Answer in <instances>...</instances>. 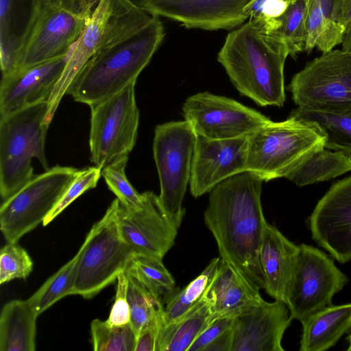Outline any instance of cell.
<instances>
[{
  "label": "cell",
  "mask_w": 351,
  "mask_h": 351,
  "mask_svg": "<svg viewBox=\"0 0 351 351\" xmlns=\"http://www.w3.org/2000/svg\"><path fill=\"white\" fill-rule=\"evenodd\" d=\"M341 0H308L304 51L328 52L341 44L346 32Z\"/></svg>",
  "instance_id": "25"
},
{
  "label": "cell",
  "mask_w": 351,
  "mask_h": 351,
  "mask_svg": "<svg viewBox=\"0 0 351 351\" xmlns=\"http://www.w3.org/2000/svg\"><path fill=\"white\" fill-rule=\"evenodd\" d=\"M38 316L27 300L5 304L0 315V350L34 351Z\"/></svg>",
  "instance_id": "26"
},
{
  "label": "cell",
  "mask_w": 351,
  "mask_h": 351,
  "mask_svg": "<svg viewBox=\"0 0 351 351\" xmlns=\"http://www.w3.org/2000/svg\"><path fill=\"white\" fill-rule=\"evenodd\" d=\"M348 278L328 255L312 245H300L287 306L290 317L302 322L309 315L332 304Z\"/></svg>",
  "instance_id": "12"
},
{
  "label": "cell",
  "mask_w": 351,
  "mask_h": 351,
  "mask_svg": "<svg viewBox=\"0 0 351 351\" xmlns=\"http://www.w3.org/2000/svg\"><path fill=\"white\" fill-rule=\"evenodd\" d=\"M47 101L40 102L0 119V195L5 201L34 177L32 159L49 169L45 147L49 123Z\"/></svg>",
  "instance_id": "4"
},
{
  "label": "cell",
  "mask_w": 351,
  "mask_h": 351,
  "mask_svg": "<svg viewBox=\"0 0 351 351\" xmlns=\"http://www.w3.org/2000/svg\"><path fill=\"white\" fill-rule=\"evenodd\" d=\"M165 34L158 16L130 0H118L105 40L75 77L66 94L91 106L136 83Z\"/></svg>",
  "instance_id": "1"
},
{
  "label": "cell",
  "mask_w": 351,
  "mask_h": 351,
  "mask_svg": "<svg viewBox=\"0 0 351 351\" xmlns=\"http://www.w3.org/2000/svg\"><path fill=\"white\" fill-rule=\"evenodd\" d=\"M322 148L324 137L303 121L291 116L282 121L271 120L248 136L245 171L265 182L286 178Z\"/></svg>",
  "instance_id": "5"
},
{
  "label": "cell",
  "mask_w": 351,
  "mask_h": 351,
  "mask_svg": "<svg viewBox=\"0 0 351 351\" xmlns=\"http://www.w3.org/2000/svg\"><path fill=\"white\" fill-rule=\"evenodd\" d=\"M34 263L27 252L17 242H7L0 250V284L16 278H26Z\"/></svg>",
  "instance_id": "37"
},
{
  "label": "cell",
  "mask_w": 351,
  "mask_h": 351,
  "mask_svg": "<svg viewBox=\"0 0 351 351\" xmlns=\"http://www.w3.org/2000/svg\"><path fill=\"white\" fill-rule=\"evenodd\" d=\"M341 45L343 51L351 54V23L346 26Z\"/></svg>",
  "instance_id": "44"
},
{
  "label": "cell",
  "mask_w": 351,
  "mask_h": 351,
  "mask_svg": "<svg viewBox=\"0 0 351 351\" xmlns=\"http://www.w3.org/2000/svg\"><path fill=\"white\" fill-rule=\"evenodd\" d=\"M316 130L324 147L351 156V112L329 113L297 107L290 114Z\"/></svg>",
  "instance_id": "28"
},
{
  "label": "cell",
  "mask_w": 351,
  "mask_h": 351,
  "mask_svg": "<svg viewBox=\"0 0 351 351\" xmlns=\"http://www.w3.org/2000/svg\"><path fill=\"white\" fill-rule=\"evenodd\" d=\"M136 83L90 107L89 148L90 160L101 170L128 156L135 146L139 110Z\"/></svg>",
  "instance_id": "9"
},
{
  "label": "cell",
  "mask_w": 351,
  "mask_h": 351,
  "mask_svg": "<svg viewBox=\"0 0 351 351\" xmlns=\"http://www.w3.org/2000/svg\"><path fill=\"white\" fill-rule=\"evenodd\" d=\"M300 351H323L351 330V303L329 305L302 322Z\"/></svg>",
  "instance_id": "24"
},
{
  "label": "cell",
  "mask_w": 351,
  "mask_h": 351,
  "mask_svg": "<svg viewBox=\"0 0 351 351\" xmlns=\"http://www.w3.org/2000/svg\"><path fill=\"white\" fill-rule=\"evenodd\" d=\"M71 49L64 56L3 75L0 85L1 117L47 101L63 72Z\"/></svg>",
  "instance_id": "19"
},
{
  "label": "cell",
  "mask_w": 351,
  "mask_h": 351,
  "mask_svg": "<svg viewBox=\"0 0 351 351\" xmlns=\"http://www.w3.org/2000/svg\"><path fill=\"white\" fill-rule=\"evenodd\" d=\"M233 343L232 328L213 341L204 351H232Z\"/></svg>",
  "instance_id": "42"
},
{
  "label": "cell",
  "mask_w": 351,
  "mask_h": 351,
  "mask_svg": "<svg viewBox=\"0 0 351 351\" xmlns=\"http://www.w3.org/2000/svg\"><path fill=\"white\" fill-rule=\"evenodd\" d=\"M40 3V0H0L2 75L17 69L20 51L32 29Z\"/></svg>",
  "instance_id": "22"
},
{
  "label": "cell",
  "mask_w": 351,
  "mask_h": 351,
  "mask_svg": "<svg viewBox=\"0 0 351 351\" xmlns=\"http://www.w3.org/2000/svg\"><path fill=\"white\" fill-rule=\"evenodd\" d=\"M290 1V0H289Z\"/></svg>",
  "instance_id": "47"
},
{
  "label": "cell",
  "mask_w": 351,
  "mask_h": 351,
  "mask_svg": "<svg viewBox=\"0 0 351 351\" xmlns=\"http://www.w3.org/2000/svg\"><path fill=\"white\" fill-rule=\"evenodd\" d=\"M165 324L163 306L137 335L134 351H156L158 336Z\"/></svg>",
  "instance_id": "40"
},
{
  "label": "cell",
  "mask_w": 351,
  "mask_h": 351,
  "mask_svg": "<svg viewBox=\"0 0 351 351\" xmlns=\"http://www.w3.org/2000/svg\"><path fill=\"white\" fill-rule=\"evenodd\" d=\"M312 239L341 263L351 261V176L332 184L308 220Z\"/></svg>",
  "instance_id": "15"
},
{
  "label": "cell",
  "mask_w": 351,
  "mask_h": 351,
  "mask_svg": "<svg viewBox=\"0 0 351 351\" xmlns=\"http://www.w3.org/2000/svg\"><path fill=\"white\" fill-rule=\"evenodd\" d=\"M299 253L300 245L266 223L259 252L264 289L275 300L287 306Z\"/></svg>",
  "instance_id": "21"
},
{
  "label": "cell",
  "mask_w": 351,
  "mask_h": 351,
  "mask_svg": "<svg viewBox=\"0 0 351 351\" xmlns=\"http://www.w3.org/2000/svg\"><path fill=\"white\" fill-rule=\"evenodd\" d=\"M95 351H134L136 335L130 323L113 326L106 320L95 319L90 324Z\"/></svg>",
  "instance_id": "34"
},
{
  "label": "cell",
  "mask_w": 351,
  "mask_h": 351,
  "mask_svg": "<svg viewBox=\"0 0 351 351\" xmlns=\"http://www.w3.org/2000/svg\"><path fill=\"white\" fill-rule=\"evenodd\" d=\"M288 56L281 39L248 21L226 36L217 60L241 95L261 106L282 107Z\"/></svg>",
  "instance_id": "3"
},
{
  "label": "cell",
  "mask_w": 351,
  "mask_h": 351,
  "mask_svg": "<svg viewBox=\"0 0 351 351\" xmlns=\"http://www.w3.org/2000/svg\"><path fill=\"white\" fill-rule=\"evenodd\" d=\"M220 258H214L195 279L176 293L169 295L164 306V318L168 324L199 304L208 293L216 277Z\"/></svg>",
  "instance_id": "30"
},
{
  "label": "cell",
  "mask_w": 351,
  "mask_h": 351,
  "mask_svg": "<svg viewBox=\"0 0 351 351\" xmlns=\"http://www.w3.org/2000/svg\"><path fill=\"white\" fill-rule=\"evenodd\" d=\"M101 176V169L96 166L79 170L58 202L43 221V225L47 226L78 197L86 191L95 188Z\"/></svg>",
  "instance_id": "38"
},
{
  "label": "cell",
  "mask_w": 351,
  "mask_h": 351,
  "mask_svg": "<svg viewBox=\"0 0 351 351\" xmlns=\"http://www.w3.org/2000/svg\"><path fill=\"white\" fill-rule=\"evenodd\" d=\"M128 277V300L130 308V324L137 336L148 322L163 308L161 300L156 298L134 276Z\"/></svg>",
  "instance_id": "35"
},
{
  "label": "cell",
  "mask_w": 351,
  "mask_h": 351,
  "mask_svg": "<svg viewBox=\"0 0 351 351\" xmlns=\"http://www.w3.org/2000/svg\"><path fill=\"white\" fill-rule=\"evenodd\" d=\"M196 134L185 120L156 127L153 154L159 182L160 199L179 223L185 214L182 202L189 184Z\"/></svg>",
  "instance_id": "10"
},
{
  "label": "cell",
  "mask_w": 351,
  "mask_h": 351,
  "mask_svg": "<svg viewBox=\"0 0 351 351\" xmlns=\"http://www.w3.org/2000/svg\"><path fill=\"white\" fill-rule=\"evenodd\" d=\"M342 21L346 26L351 23V0H341Z\"/></svg>",
  "instance_id": "43"
},
{
  "label": "cell",
  "mask_w": 351,
  "mask_h": 351,
  "mask_svg": "<svg viewBox=\"0 0 351 351\" xmlns=\"http://www.w3.org/2000/svg\"><path fill=\"white\" fill-rule=\"evenodd\" d=\"M99 1L41 2L20 51L16 69L66 55L89 23Z\"/></svg>",
  "instance_id": "6"
},
{
  "label": "cell",
  "mask_w": 351,
  "mask_h": 351,
  "mask_svg": "<svg viewBox=\"0 0 351 351\" xmlns=\"http://www.w3.org/2000/svg\"><path fill=\"white\" fill-rule=\"evenodd\" d=\"M80 254V248L71 260L49 278L27 300L37 315L43 313L62 298L73 295Z\"/></svg>",
  "instance_id": "32"
},
{
  "label": "cell",
  "mask_w": 351,
  "mask_h": 351,
  "mask_svg": "<svg viewBox=\"0 0 351 351\" xmlns=\"http://www.w3.org/2000/svg\"><path fill=\"white\" fill-rule=\"evenodd\" d=\"M248 136L215 140L196 135L190 191L194 197L245 171Z\"/></svg>",
  "instance_id": "17"
},
{
  "label": "cell",
  "mask_w": 351,
  "mask_h": 351,
  "mask_svg": "<svg viewBox=\"0 0 351 351\" xmlns=\"http://www.w3.org/2000/svg\"><path fill=\"white\" fill-rule=\"evenodd\" d=\"M128 156L123 157L101 170V176L120 203L128 210H134L142 204V194L136 191L125 174Z\"/></svg>",
  "instance_id": "36"
},
{
  "label": "cell",
  "mask_w": 351,
  "mask_h": 351,
  "mask_svg": "<svg viewBox=\"0 0 351 351\" xmlns=\"http://www.w3.org/2000/svg\"><path fill=\"white\" fill-rule=\"evenodd\" d=\"M125 272L134 276L156 298L168 296L175 287L172 275L162 263V259L133 254Z\"/></svg>",
  "instance_id": "31"
},
{
  "label": "cell",
  "mask_w": 351,
  "mask_h": 351,
  "mask_svg": "<svg viewBox=\"0 0 351 351\" xmlns=\"http://www.w3.org/2000/svg\"><path fill=\"white\" fill-rule=\"evenodd\" d=\"M263 180L245 171L228 178L209 192L204 213L220 258L250 278L261 289L265 282L259 252L267 222L261 204Z\"/></svg>",
  "instance_id": "2"
},
{
  "label": "cell",
  "mask_w": 351,
  "mask_h": 351,
  "mask_svg": "<svg viewBox=\"0 0 351 351\" xmlns=\"http://www.w3.org/2000/svg\"><path fill=\"white\" fill-rule=\"evenodd\" d=\"M182 111L196 135L215 140L248 136L271 121L234 99L208 92L189 97Z\"/></svg>",
  "instance_id": "13"
},
{
  "label": "cell",
  "mask_w": 351,
  "mask_h": 351,
  "mask_svg": "<svg viewBox=\"0 0 351 351\" xmlns=\"http://www.w3.org/2000/svg\"><path fill=\"white\" fill-rule=\"evenodd\" d=\"M291 321L285 303L263 300L235 316L232 351H284L281 342Z\"/></svg>",
  "instance_id": "18"
},
{
  "label": "cell",
  "mask_w": 351,
  "mask_h": 351,
  "mask_svg": "<svg viewBox=\"0 0 351 351\" xmlns=\"http://www.w3.org/2000/svg\"><path fill=\"white\" fill-rule=\"evenodd\" d=\"M42 2H49V1H53L57 0H40Z\"/></svg>",
  "instance_id": "46"
},
{
  "label": "cell",
  "mask_w": 351,
  "mask_h": 351,
  "mask_svg": "<svg viewBox=\"0 0 351 351\" xmlns=\"http://www.w3.org/2000/svg\"><path fill=\"white\" fill-rule=\"evenodd\" d=\"M115 300L108 319L110 324L122 326L130 322V308L128 300V277L125 271L117 277Z\"/></svg>",
  "instance_id": "39"
},
{
  "label": "cell",
  "mask_w": 351,
  "mask_h": 351,
  "mask_svg": "<svg viewBox=\"0 0 351 351\" xmlns=\"http://www.w3.org/2000/svg\"><path fill=\"white\" fill-rule=\"evenodd\" d=\"M79 169L55 166L34 176L0 208V228L7 242L16 243L50 213Z\"/></svg>",
  "instance_id": "11"
},
{
  "label": "cell",
  "mask_w": 351,
  "mask_h": 351,
  "mask_svg": "<svg viewBox=\"0 0 351 351\" xmlns=\"http://www.w3.org/2000/svg\"><path fill=\"white\" fill-rule=\"evenodd\" d=\"M120 202L114 199L80 247L73 295L90 299L112 284L125 271L134 254L123 239L117 223Z\"/></svg>",
  "instance_id": "7"
},
{
  "label": "cell",
  "mask_w": 351,
  "mask_h": 351,
  "mask_svg": "<svg viewBox=\"0 0 351 351\" xmlns=\"http://www.w3.org/2000/svg\"><path fill=\"white\" fill-rule=\"evenodd\" d=\"M117 0H99L82 35L74 44L63 72L47 101L46 121L51 123L75 77L103 43L113 22Z\"/></svg>",
  "instance_id": "20"
},
{
  "label": "cell",
  "mask_w": 351,
  "mask_h": 351,
  "mask_svg": "<svg viewBox=\"0 0 351 351\" xmlns=\"http://www.w3.org/2000/svg\"><path fill=\"white\" fill-rule=\"evenodd\" d=\"M308 3V0H290L286 11L280 17V27L270 34L285 43L292 57L304 51Z\"/></svg>",
  "instance_id": "33"
},
{
  "label": "cell",
  "mask_w": 351,
  "mask_h": 351,
  "mask_svg": "<svg viewBox=\"0 0 351 351\" xmlns=\"http://www.w3.org/2000/svg\"><path fill=\"white\" fill-rule=\"evenodd\" d=\"M234 317L230 315L213 319L195 339L188 351H204L213 341L232 328Z\"/></svg>",
  "instance_id": "41"
},
{
  "label": "cell",
  "mask_w": 351,
  "mask_h": 351,
  "mask_svg": "<svg viewBox=\"0 0 351 351\" xmlns=\"http://www.w3.org/2000/svg\"><path fill=\"white\" fill-rule=\"evenodd\" d=\"M288 88L297 107L351 112V54L342 49L323 53L295 74Z\"/></svg>",
  "instance_id": "8"
},
{
  "label": "cell",
  "mask_w": 351,
  "mask_h": 351,
  "mask_svg": "<svg viewBox=\"0 0 351 351\" xmlns=\"http://www.w3.org/2000/svg\"><path fill=\"white\" fill-rule=\"evenodd\" d=\"M347 341L348 343V347L347 348V350L351 351V333L348 336Z\"/></svg>",
  "instance_id": "45"
},
{
  "label": "cell",
  "mask_w": 351,
  "mask_h": 351,
  "mask_svg": "<svg viewBox=\"0 0 351 351\" xmlns=\"http://www.w3.org/2000/svg\"><path fill=\"white\" fill-rule=\"evenodd\" d=\"M142 194V204L128 210L121 203L117 223L123 239L134 254L162 259L173 246L181 225L164 208L159 195L152 191Z\"/></svg>",
  "instance_id": "14"
},
{
  "label": "cell",
  "mask_w": 351,
  "mask_h": 351,
  "mask_svg": "<svg viewBox=\"0 0 351 351\" xmlns=\"http://www.w3.org/2000/svg\"><path fill=\"white\" fill-rule=\"evenodd\" d=\"M350 171L351 156L324 147L312 153L285 178L304 186L331 180Z\"/></svg>",
  "instance_id": "29"
},
{
  "label": "cell",
  "mask_w": 351,
  "mask_h": 351,
  "mask_svg": "<svg viewBox=\"0 0 351 351\" xmlns=\"http://www.w3.org/2000/svg\"><path fill=\"white\" fill-rule=\"evenodd\" d=\"M260 289L238 269L221 259L208 293L213 301L215 318L236 316L261 303L263 299Z\"/></svg>",
  "instance_id": "23"
},
{
  "label": "cell",
  "mask_w": 351,
  "mask_h": 351,
  "mask_svg": "<svg viewBox=\"0 0 351 351\" xmlns=\"http://www.w3.org/2000/svg\"><path fill=\"white\" fill-rule=\"evenodd\" d=\"M213 306V299L208 293L189 311L165 324L158 336L156 351H188L198 335L215 318Z\"/></svg>",
  "instance_id": "27"
},
{
  "label": "cell",
  "mask_w": 351,
  "mask_h": 351,
  "mask_svg": "<svg viewBox=\"0 0 351 351\" xmlns=\"http://www.w3.org/2000/svg\"><path fill=\"white\" fill-rule=\"evenodd\" d=\"M152 16H163L186 28L230 29L248 17L243 12L250 0H130Z\"/></svg>",
  "instance_id": "16"
}]
</instances>
